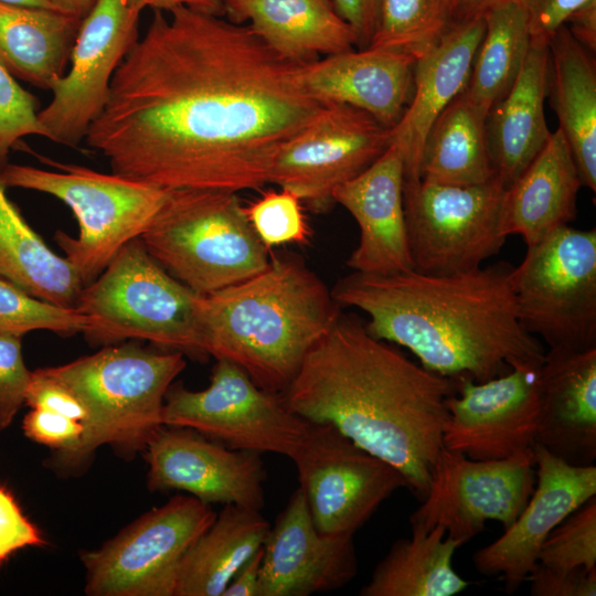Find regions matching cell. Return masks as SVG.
Segmentation results:
<instances>
[{
    "instance_id": "6da1fadb",
    "label": "cell",
    "mask_w": 596,
    "mask_h": 596,
    "mask_svg": "<svg viewBox=\"0 0 596 596\" xmlns=\"http://www.w3.org/2000/svg\"><path fill=\"white\" fill-rule=\"evenodd\" d=\"M155 10L85 137L111 172L167 190H257L280 147L323 104L302 66L246 24Z\"/></svg>"
},
{
    "instance_id": "7a4b0ae2",
    "label": "cell",
    "mask_w": 596,
    "mask_h": 596,
    "mask_svg": "<svg viewBox=\"0 0 596 596\" xmlns=\"http://www.w3.org/2000/svg\"><path fill=\"white\" fill-rule=\"evenodd\" d=\"M457 380L430 372L340 312L281 395L295 414L329 423L392 465L423 500L444 448Z\"/></svg>"
},
{
    "instance_id": "3957f363",
    "label": "cell",
    "mask_w": 596,
    "mask_h": 596,
    "mask_svg": "<svg viewBox=\"0 0 596 596\" xmlns=\"http://www.w3.org/2000/svg\"><path fill=\"white\" fill-rule=\"evenodd\" d=\"M512 267L499 262L450 275L352 272L331 294L340 307L368 315L372 337L406 348L428 371L485 382L520 364H541L545 355L518 321Z\"/></svg>"
},
{
    "instance_id": "277c9868",
    "label": "cell",
    "mask_w": 596,
    "mask_h": 596,
    "mask_svg": "<svg viewBox=\"0 0 596 596\" xmlns=\"http://www.w3.org/2000/svg\"><path fill=\"white\" fill-rule=\"evenodd\" d=\"M340 312L326 284L298 257L272 255L260 273L200 295L202 350L281 396Z\"/></svg>"
},
{
    "instance_id": "5b68a950",
    "label": "cell",
    "mask_w": 596,
    "mask_h": 596,
    "mask_svg": "<svg viewBox=\"0 0 596 596\" xmlns=\"http://www.w3.org/2000/svg\"><path fill=\"white\" fill-rule=\"evenodd\" d=\"M187 363L180 351L152 352L132 344L108 345L72 362L43 368L81 401L84 432L49 466L62 475L83 471L98 447L111 446L125 458L143 451L162 425L164 396Z\"/></svg>"
},
{
    "instance_id": "8992f818",
    "label": "cell",
    "mask_w": 596,
    "mask_h": 596,
    "mask_svg": "<svg viewBox=\"0 0 596 596\" xmlns=\"http://www.w3.org/2000/svg\"><path fill=\"white\" fill-rule=\"evenodd\" d=\"M140 240L168 273L200 295L245 280L270 259L228 191L170 190Z\"/></svg>"
},
{
    "instance_id": "52a82bcc",
    "label": "cell",
    "mask_w": 596,
    "mask_h": 596,
    "mask_svg": "<svg viewBox=\"0 0 596 596\" xmlns=\"http://www.w3.org/2000/svg\"><path fill=\"white\" fill-rule=\"evenodd\" d=\"M199 298L200 294L168 273L138 237L124 245L82 288L74 307L86 317L84 334L95 343L141 339L203 356Z\"/></svg>"
},
{
    "instance_id": "ba28073f",
    "label": "cell",
    "mask_w": 596,
    "mask_h": 596,
    "mask_svg": "<svg viewBox=\"0 0 596 596\" xmlns=\"http://www.w3.org/2000/svg\"><path fill=\"white\" fill-rule=\"evenodd\" d=\"M38 157L57 171L8 163L1 180L7 188L50 194L71 209L79 227L77 237L58 231L54 240L85 286L124 245L146 232L170 190Z\"/></svg>"
},
{
    "instance_id": "9c48e42d",
    "label": "cell",
    "mask_w": 596,
    "mask_h": 596,
    "mask_svg": "<svg viewBox=\"0 0 596 596\" xmlns=\"http://www.w3.org/2000/svg\"><path fill=\"white\" fill-rule=\"evenodd\" d=\"M521 327L549 349L596 348V230L563 226L528 246L509 276Z\"/></svg>"
},
{
    "instance_id": "30bf717a",
    "label": "cell",
    "mask_w": 596,
    "mask_h": 596,
    "mask_svg": "<svg viewBox=\"0 0 596 596\" xmlns=\"http://www.w3.org/2000/svg\"><path fill=\"white\" fill-rule=\"evenodd\" d=\"M505 188L498 178L476 185L405 180V223L414 269L430 275L482 266L505 243L501 212Z\"/></svg>"
},
{
    "instance_id": "8fae6325",
    "label": "cell",
    "mask_w": 596,
    "mask_h": 596,
    "mask_svg": "<svg viewBox=\"0 0 596 596\" xmlns=\"http://www.w3.org/2000/svg\"><path fill=\"white\" fill-rule=\"evenodd\" d=\"M211 504L172 497L124 528L102 546L81 554L89 596H174L184 554L213 523Z\"/></svg>"
},
{
    "instance_id": "7c38bea8",
    "label": "cell",
    "mask_w": 596,
    "mask_h": 596,
    "mask_svg": "<svg viewBox=\"0 0 596 596\" xmlns=\"http://www.w3.org/2000/svg\"><path fill=\"white\" fill-rule=\"evenodd\" d=\"M162 425L191 428L231 449L291 458L309 422L292 413L280 395L262 390L240 366L220 359L206 389L169 387Z\"/></svg>"
},
{
    "instance_id": "4fadbf2b",
    "label": "cell",
    "mask_w": 596,
    "mask_h": 596,
    "mask_svg": "<svg viewBox=\"0 0 596 596\" xmlns=\"http://www.w3.org/2000/svg\"><path fill=\"white\" fill-rule=\"evenodd\" d=\"M290 459L313 524L326 535H354L394 491L407 487L396 468L329 423L309 422Z\"/></svg>"
},
{
    "instance_id": "5bb4252c",
    "label": "cell",
    "mask_w": 596,
    "mask_h": 596,
    "mask_svg": "<svg viewBox=\"0 0 596 596\" xmlns=\"http://www.w3.org/2000/svg\"><path fill=\"white\" fill-rule=\"evenodd\" d=\"M535 485L533 448L500 460H475L443 448L428 492L411 514V528L439 525L464 544L487 521L509 528L526 504Z\"/></svg>"
},
{
    "instance_id": "9a60e30c",
    "label": "cell",
    "mask_w": 596,
    "mask_h": 596,
    "mask_svg": "<svg viewBox=\"0 0 596 596\" xmlns=\"http://www.w3.org/2000/svg\"><path fill=\"white\" fill-rule=\"evenodd\" d=\"M140 14L127 0H95L81 21L68 71L54 81L51 102L38 113L44 138L71 148L85 139L108 100L117 67L139 38Z\"/></svg>"
},
{
    "instance_id": "2e32d148",
    "label": "cell",
    "mask_w": 596,
    "mask_h": 596,
    "mask_svg": "<svg viewBox=\"0 0 596 596\" xmlns=\"http://www.w3.org/2000/svg\"><path fill=\"white\" fill-rule=\"evenodd\" d=\"M389 128L344 104H323L278 150L269 183L295 192L315 212L329 210L334 190L370 167L390 146Z\"/></svg>"
},
{
    "instance_id": "e0dca14e",
    "label": "cell",
    "mask_w": 596,
    "mask_h": 596,
    "mask_svg": "<svg viewBox=\"0 0 596 596\" xmlns=\"http://www.w3.org/2000/svg\"><path fill=\"white\" fill-rule=\"evenodd\" d=\"M541 364H520L485 382L457 379L447 400L444 448L475 460H500L531 450L540 419Z\"/></svg>"
},
{
    "instance_id": "ac0fdd59",
    "label": "cell",
    "mask_w": 596,
    "mask_h": 596,
    "mask_svg": "<svg viewBox=\"0 0 596 596\" xmlns=\"http://www.w3.org/2000/svg\"><path fill=\"white\" fill-rule=\"evenodd\" d=\"M145 456L152 491L181 490L212 504L262 511L266 469L262 454L231 449L187 428L161 425Z\"/></svg>"
},
{
    "instance_id": "d6986e66",
    "label": "cell",
    "mask_w": 596,
    "mask_h": 596,
    "mask_svg": "<svg viewBox=\"0 0 596 596\" xmlns=\"http://www.w3.org/2000/svg\"><path fill=\"white\" fill-rule=\"evenodd\" d=\"M536 485L517 520L472 557L475 568L498 576L514 593L538 563L549 534L596 496V467L571 465L534 444Z\"/></svg>"
},
{
    "instance_id": "ffe728a7",
    "label": "cell",
    "mask_w": 596,
    "mask_h": 596,
    "mask_svg": "<svg viewBox=\"0 0 596 596\" xmlns=\"http://www.w3.org/2000/svg\"><path fill=\"white\" fill-rule=\"evenodd\" d=\"M358 573L353 535H326L298 487L263 546L258 596H309L339 589Z\"/></svg>"
},
{
    "instance_id": "44dd1931",
    "label": "cell",
    "mask_w": 596,
    "mask_h": 596,
    "mask_svg": "<svg viewBox=\"0 0 596 596\" xmlns=\"http://www.w3.org/2000/svg\"><path fill=\"white\" fill-rule=\"evenodd\" d=\"M404 161L395 146L338 187L334 203L355 220L360 236L347 260L355 273L390 275L414 269L404 212Z\"/></svg>"
},
{
    "instance_id": "7402d4cb",
    "label": "cell",
    "mask_w": 596,
    "mask_h": 596,
    "mask_svg": "<svg viewBox=\"0 0 596 596\" xmlns=\"http://www.w3.org/2000/svg\"><path fill=\"white\" fill-rule=\"evenodd\" d=\"M535 444L576 466L596 460V348L549 349L539 369Z\"/></svg>"
},
{
    "instance_id": "603a6c76",
    "label": "cell",
    "mask_w": 596,
    "mask_h": 596,
    "mask_svg": "<svg viewBox=\"0 0 596 596\" xmlns=\"http://www.w3.org/2000/svg\"><path fill=\"white\" fill-rule=\"evenodd\" d=\"M414 63L400 52L368 46L305 63L302 78L321 104L359 108L391 129L411 99Z\"/></svg>"
},
{
    "instance_id": "cb8c5ba5",
    "label": "cell",
    "mask_w": 596,
    "mask_h": 596,
    "mask_svg": "<svg viewBox=\"0 0 596 596\" xmlns=\"http://www.w3.org/2000/svg\"><path fill=\"white\" fill-rule=\"evenodd\" d=\"M485 26V18L454 23L432 51L415 61L411 99L389 130L390 146H395L403 157L405 180L421 179L426 135L439 114L465 89Z\"/></svg>"
},
{
    "instance_id": "d4e9b609",
    "label": "cell",
    "mask_w": 596,
    "mask_h": 596,
    "mask_svg": "<svg viewBox=\"0 0 596 596\" xmlns=\"http://www.w3.org/2000/svg\"><path fill=\"white\" fill-rule=\"evenodd\" d=\"M583 187L570 145L557 129L519 175L505 189L501 231L520 235L534 245L576 217L578 191Z\"/></svg>"
},
{
    "instance_id": "484cf974",
    "label": "cell",
    "mask_w": 596,
    "mask_h": 596,
    "mask_svg": "<svg viewBox=\"0 0 596 596\" xmlns=\"http://www.w3.org/2000/svg\"><path fill=\"white\" fill-rule=\"evenodd\" d=\"M224 17L246 24L276 53L298 63L356 46L333 0H225Z\"/></svg>"
},
{
    "instance_id": "4316f807",
    "label": "cell",
    "mask_w": 596,
    "mask_h": 596,
    "mask_svg": "<svg viewBox=\"0 0 596 596\" xmlns=\"http://www.w3.org/2000/svg\"><path fill=\"white\" fill-rule=\"evenodd\" d=\"M549 83V44L531 42L513 86L488 111L486 131L491 161L505 189L526 169L551 135L544 115Z\"/></svg>"
},
{
    "instance_id": "83f0119b",
    "label": "cell",
    "mask_w": 596,
    "mask_h": 596,
    "mask_svg": "<svg viewBox=\"0 0 596 596\" xmlns=\"http://www.w3.org/2000/svg\"><path fill=\"white\" fill-rule=\"evenodd\" d=\"M551 103L583 185L596 192V71L590 53L563 24L549 42Z\"/></svg>"
},
{
    "instance_id": "f1b7e54d",
    "label": "cell",
    "mask_w": 596,
    "mask_h": 596,
    "mask_svg": "<svg viewBox=\"0 0 596 596\" xmlns=\"http://www.w3.org/2000/svg\"><path fill=\"white\" fill-rule=\"evenodd\" d=\"M270 526L260 511L225 504L184 554L174 596H222L237 571L264 546Z\"/></svg>"
},
{
    "instance_id": "f546056e",
    "label": "cell",
    "mask_w": 596,
    "mask_h": 596,
    "mask_svg": "<svg viewBox=\"0 0 596 596\" xmlns=\"http://www.w3.org/2000/svg\"><path fill=\"white\" fill-rule=\"evenodd\" d=\"M81 21L61 11L0 2V62L15 78L51 89L65 74Z\"/></svg>"
},
{
    "instance_id": "4dcf8cb0",
    "label": "cell",
    "mask_w": 596,
    "mask_h": 596,
    "mask_svg": "<svg viewBox=\"0 0 596 596\" xmlns=\"http://www.w3.org/2000/svg\"><path fill=\"white\" fill-rule=\"evenodd\" d=\"M464 543L439 525L412 528V535L393 543L377 563L361 596H454L470 582L453 567L456 550Z\"/></svg>"
},
{
    "instance_id": "1f68e13d",
    "label": "cell",
    "mask_w": 596,
    "mask_h": 596,
    "mask_svg": "<svg viewBox=\"0 0 596 596\" xmlns=\"http://www.w3.org/2000/svg\"><path fill=\"white\" fill-rule=\"evenodd\" d=\"M488 111L461 92L428 130L421 156V179L454 185L483 184L497 178L489 151Z\"/></svg>"
},
{
    "instance_id": "d6a6232c",
    "label": "cell",
    "mask_w": 596,
    "mask_h": 596,
    "mask_svg": "<svg viewBox=\"0 0 596 596\" xmlns=\"http://www.w3.org/2000/svg\"><path fill=\"white\" fill-rule=\"evenodd\" d=\"M0 177V277L34 297L74 307L84 284L26 223Z\"/></svg>"
},
{
    "instance_id": "836d02e7",
    "label": "cell",
    "mask_w": 596,
    "mask_h": 596,
    "mask_svg": "<svg viewBox=\"0 0 596 596\" xmlns=\"http://www.w3.org/2000/svg\"><path fill=\"white\" fill-rule=\"evenodd\" d=\"M485 21V33L462 93L472 104L489 111L517 81L531 46V35L525 15L514 0L490 10Z\"/></svg>"
},
{
    "instance_id": "e575fe53",
    "label": "cell",
    "mask_w": 596,
    "mask_h": 596,
    "mask_svg": "<svg viewBox=\"0 0 596 596\" xmlns=\"http://www.w3.org/2000/svg\"><path fill=\"white\" fill-rule=\"evenodd\" d=\"M449 0H382L371 47L421 58L454 24Z\"/></svg>"
},
{
    "instance_id": "d590c367",
    "label": "cell",
    "mask_w": 596,
    "mask_h": 596,
    "mask_svg": "<svg viewBox=\"0 0 596 596\" xmlns=\"http://www.w3.org/2000/svg\"><path fill=\"white\" fill-rule=\"evenodd\" d=\"M86 317L75 307L60 306L32 296L0 277V333L23 334L49 330L58 334L85 333Z\"/></svg>"
},
{
    "instance_id": "8d00e7d4",
    "label": "cell",
    "mask_w": 596,
    "mask_h": 596,
    "mask_svg": "<svg viewBox=\"0 0 596 596\" xmlns=\"http://www.w3.org/2000/svg\"><path fill=\"white\" fill-rule=\"evenodd\" d=\"M538 563L562 572L596 570V496L554 528Z\"/></svg>"
},
{
    "instance_id": "74e56055",
    "label": "cell",
    "mask_w": 596,
    "mask_h": 596,
    "mask_svg": "<svg viewBox=\"0 0 596 596\" xmlns=\"http://www.w3.org/2000/svg\"><path fill=\"white\" fill-rule=\"evenodd\" d=\"M302 203L295 192L280 188L263 193L243 210L259 240L270 251L285 244L309 242L311 233Z\"/></svg>"
},
{
    "instance_id": "f35d334b",
    "label": "cell",
    "mask_w": 596,
    "mask_h": 596,
    "mask_svg": "<svg viewBox=\"0 0 596 596\" xmlns=\"http://www.w3.org/2000/svg\"><path fill=\"white\" fill-rule=\"evenodd\" d=\"M36 98L0 62V172L10 151L26 136H41Z\"/></svg>"
},
{
    "instance_id": "ab89813d",
    "label": "cell",
    "mask_w": 596,
    "mask_h": 596,
    "mask_svg": "<svg viewBox=\"0 0 596 596\" xmlns=\"http://www.w3.org/2000/svg\"><path fill=\"white\" fill-rule=\"evenodd\" d=\"M22 337L0 333V430L10 426L25 404L31 379L22 354Z\"/></svg>"
},
{
    "instance_id": "60d3db41",
    "label": "cell",
    "mask_w": 596,
    "mask_h": 596,
    "mask_svg": "<svg viewBox=\"0 0 596 596\" xmlns=\"http://www.w3.org/2000/svg\"><path fill=\"white\" fill-rule=\"evenodd\" d=\"M22 429L31 440L50 447L54 454H61L76 445L83 435L84 425L52 411L31 408L24 416Z\"/></svg>"
},
{
    "instance_id": "b9f144b4",
    "label": "cell",
    "mask_w": 596,
    "mask_h": 596,
    "mask_svg": "<svg viewBox=\"0 0 596 596\" xmlns=\"http://www.w3.org/2000/svg\"><path fill=\"white\" fill-rule=\"evenodd\" d=\"M24 402L31 408L52 411L82 423L87 418V412L81 401L43 368L31 372Z\"/></svg>"
},
{
    "instance_id": "7bdbcfd3",
    "label": "cell",
    "mask_w": 596,
    "mask_h": 596,
    "mask_svg": "<svg viewBox=\"0 0 596 596\" xmlns=\"http://www.w3.org/2000/svg\"><path fill=\"white\" fill-rule=\"evenodd\" d=\"M45 541L39 529L23 514L18 502L0 486V562L28 546Z\"/></svg>"
},
{
    "instance_id": "ee69618b",
    "label": "cell",
    "mask_w": 596,
    "mask_h": 596,
    "mask_svg": "<svg viewBox=\"0 0 596 596\" xmlns=\"http://www.w3.org/2000/svg\"><path fill=\"white\" fill-rule=\"evenodd\" d=\"M526 581L533 596L596 595V570L562 572L536 563Z\"/></svg>"
},
{
    "instance_id": "f6af8a7d",
    "label": "cell",
    "mask_w": 596,
    "mask_h": 596,
    "mask_svg": "<svg viewBox=\"0 0 596 596\" xmlns=\"http://www.w3.org/2000/svg\"><path fill=\"white\" fill-rule=\"evenodd\" d=\"M522 9L531 42L549 44L570 15L588 0H514Z\"/></svg>"
},
{
    "instance_id": "bcb514c9",
    "label": "cell",
    "mask_w": 596,
    "mask_h": 596,
    "mask_svg": "<svg viewBox=\"0 0 596 596\" xmlns=\"http://www.w3.org/2000/svg\"><path fill=\"white\" fill-rule=\"evenodd\" d=\"M382 0H333L339 14L356 38V47L365 49L375 33Z\"/></svg>"
},
{
    "instance_id": "7dc6e473",
    "label": "cell",
    "mask_w": 596,
    "mask_h": 596,
    "mask_svg": "<svg viewBox=\"0 0 596 596\" xmlns=\"http://www.w3.org/2000/svg\"><path fill=\"white\" fill-rule=\"evenodd\" d=\"M573 36L589 52L596 50V0L575 10L565 23Z\"/></svg>"
},
{
    "instance_id": "c3c4849f",
    "label": "cell",
    "mask_w": 596,
    "mask_h": 596,
    "mask_svg": "<svg viewBox=\"0 0 596 596\" xmlns=\"http://www.w3.org/2000/svg\"><path fill=\"white\" fill-rule=\"evenodd\" d=\"M262 558L263 547L237 571L222 596H258Z\"/></svg>"
},
{
    "instance_id": "681fc988",
    "label": "cell",
    "mask_w": 596,
    "mask_h": 596,
    "mask_svg": "<svg viewBox=\"0 0 596 596\" xmlns=\"http://www.w3.org/2000/svg\"><path fill=\"white\" fill-rule=\"evenodd\" d=\"M128 6L141 13L143 9L168 12L178 7H187L209 14L224 17L225 0H127Z\"/></svg>"
},
{
    "instance_id": "f907efd6",
    "label": "cell",
    "mask_w": 596,
    "mask_h": 596,
    "mask_svg": "<svg viewBox=\"0 0 596 596\" xmlns=\"http://www.w3.org/2000/svg\"><path fill=\"white\" fill-rule=\"evenodd\" d=\"M510 0H449L454 22L485 18L493 8Z\"/></svg>"
},
{
    "instance_id": "816d5d0a",
    "label": "cell",
    "mask_w": 596,
    "mask_h": 596,
    "mask_svg": "<svg viewBox=\"0 0 596 596\" xmlns=\"http://www.w3.org/2000/svg\"><path fill=\"white\" fill-rule=\"evenodd\" d=\"M61 12L83 19L94 6L95 0H54Z\"/></svg>"
},
{
    "instance_id": "f5cc1de1",
    "label": "cell",
    "mask_w": 596,
    "mask_h": 596,
    "mask_svg": "<svg viewBox=\"0 0 596 596\" xmlns=\"http://www.w3.org/2000/svg\"><path fill=\"white\" fill-rule=\"evenodd\" d=\"M0 2L60 11L54 0H0Z\"/></svg>"
}]
</instances>
